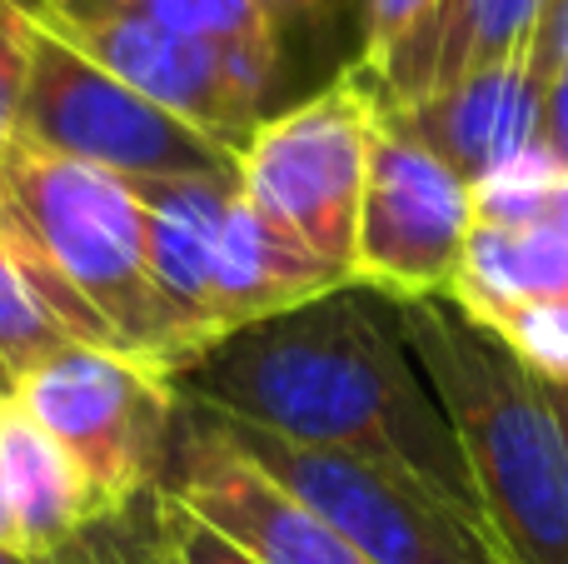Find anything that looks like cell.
Here are the masks:
<instances>
[{"mask_svg": "<svg viewBox=\"0 0 568 564\" xmlns=\"http://www.w3.org/2000/svg\"><path fill=\"white\" fill-rule=\"evenodd\" d=\"M0 240L75 345L115 350L170 380L175 345L130 180L16 140L0 160Z\"/></svg>", "mask_w": 568, "mask_h": 564, "instance_id": "obj_2", "label": "cell"}, {"mask_svg": "<svg viewBox=\"0 0 568 564\" xmlns=\"http://www.w3.org/2000/svg\"><path fill=\"white\" fill-rule=\"evenodd\" d=\"M564 10H568V0H554V16H564ZM554 16H549V20H554Z\"/></svg>", "mask_w": 568, "mask_h": 564, "instance_id": "obj_27", "label": "cell"}, {"mask_svg": "<svg viewBox=\"0 0 568 564\" xmlns=\"http://www.w3.org/2000/svg\"><path fill=\"white\" fill-rule=\"evenodd\" d=\"M10 400H20L75 460L105 520H120L160 490L180 420V395L160 370L115 350L65 345Z\"/></svg>", "mask_w": 568, "mask_h": 564, "instance_id": "obj_8", "label": "cell"}, {"mask_svg": "<svg viewBox=\"0 0 568 564\" xmlns=\"http://www.w3.org/2000/svg\"><path fill=\"white\" fill-rule=\"evenodd\" d=\"M0 480L20 525V550L30 564L70 550L80 535L105 525L95 490L75 460L55 445L45 425L20 400H0Z\"/></svg>", "mask_w": 568, "mask_h": 564, "instance_id": "obj_16", "label": "cell"}, {"mask_svg": "<svg viewBox=\"0 0 568 564\" xmlns=\"http://www.w3.org/2000/svg\"><path fill=\"white\" fill-rule=\"evenodd\" d=\"M439 10V0H359V60L354 66L364 70H379L384 60L394 56V50L404 46V40L414 36V30L424 26V20Z\"/></svg>", "mask_w": 568, "mask_h": 564, "instance_id": "obj_21", "label": "cell"}, {"mask_svg": "<svg viewBox=\"0 0 568 564\" xmlns=\"http://www.w3.org/2000/svg\"><path fill=\"white\" fill-rule=\"evenodd\" d=\"M379 110L374 80L349 66L334 85L275 110L240 150L250 205L349 280Z\"/></svg>", "mask_w": 568, "mask_h": 564, "instance_id": "obj_6", "label": "cell"}, {"mask_svg": "<svg viewBox=\"0 0 568 564\" xmlns=\"http://www.w3.org/2000/svg\"><path fill=\"white\" fill-rule=\"evenodd\" d=\"M544 95H549V66L544 56H524L384 115L409 130L419 145H429L454 175L484 185L499 170L544 150Z\"/></svg>", "mask_w": 568, "mask_h": 564, "instance_id": "obj_12", "label": "cell"}, {"mask_svg": "<svg viewBox=\"0 0 568 564\" xmlns=\"http://www.w3.org/2000/svg\"><path fill=\"white\" fill-rule=\"evenodd\" d=\"M344 285H354V280L339 275L334 265H324L320 255H310L280 225H270L240 190L225 215V230H220V255H215V295H210L215 345L230 340L235 330L275 320L284 310H300Z\"/></svg>", "mask_w": 568, "mask_h": 564, "instance_id": "obj_15", "label": "cell"}, {"mask_svg": "<svg viewBox=\"0 0 568 564\" xmlns=\"http://www.w3.org/2000/svg\"><path fill=\"white\" fill-rule=\"evenodd\" d=\"M0 555H16V560H26V550H20V525H16V510H10V495H6V480H0Z\"/></svg>", "mask_w": 568, "mask_h": 564, "instance_id": "obj_24", "label": "cell"}, {"mask_svg": "<svg viewBox=\"0 0 568 564\" xmlns=\"http://www.w3.org/2000/svg\"><path fill=\"white\" fill-rule=\"evenodd\" d=\"M16 140L60 160L110 170L120 180H175V175H235L240 155L200 135L180 115L160 110L105 66L36 20L26 95H20Z\"/></svg>", "mask_w": 568, "mask_h": 564, "instance_id": "obj_7", "label": "cell"}, {"mask_svg": "<svg viewBox=\"0 0 568 564\" xmlns=\"http://www.w3.org/2000/svg\"><path fill=\"white\" fill-rule=\"evenodd\" d=\"M474 230V185L379 110L354 235V285L389 300L454 290Z\"/></svg>", "mask_w": 568, "mask_h": 564, "instance_id": "obj_10", "label": "cell"}, {"mask_svg": "<svg viewBox=\"0 0 568 564\" xmlns=\"http://www.w3.org/2000/svg\"><path fill=\"white\" fill-rule=\"evenodd\" d=\"M444 300L514 350L549 385H568V165L549 150L474 185V230Z\"/></svg>", "mask_w": 568, "mask_h": 564, "instance_id": "obj_4", "label": "cell"}, {"mask_svg": "<svg viewBox=\"0 0 568 564\" xmlns=\"http://www.w3.org/2000/svg\"><path fill=\"white\" fill-rule=\"evenodd\" d=\"M544 390H549L554 410H559V420H564V430H568V385H549V380H544Z\"/></svg>", "mask_w": 568, "mask_h": 564, "instance_id": "obj_25", "label": "cell"}, {"mask_svg": "<svg viewBox=\"0 0 568 564\" xmlns=\"http://www.w3.org/2000/svg\"><path fill=\"white\" fill-rule=\"evenodd\" d=\"M170 390L230 425L399 470L479 515L459 435L404 335L399 300L369 285L235 330L170 375Z\"/></svg>", "mask_w": 568, "mask_h": 564, "instance_id": "obj_1", "label": "cell"}, {"mask_svg": "<svg viewBox=\"0 0 568 564\" xmlns=\"http://www.w3.org/2000/svg\"><path fill=\"white\" fill-rule=\"evenodd\" d=\"M40 564H80V555H75V545H70V550H60V555H50V560H40Z\"/></svg>", "mask_w": 568, "mask_h": 564, "instance_id": "obj_26", "label": "cell"}, {"mask_svg": "<svg viewBox=\"0 0 568 564\" xmlns=\"http://www.w3.org/2000/svg\"><path fill=\"white\" fill-rule=\"evenodd\" d=\"M549 16L554 0H439V10L379 70H359L374 80L384 110L414 105L489 66L544 56Z\"/></svg>", "mask_w": 568, "mask_h": 564, "instance_id": "obj_14", "label": "cell"}, {"mask_svg": "<svg viewBox=\"0 0 568 564\" xmlns=\"http://www.w3.org/2000/svg\"><path fill=\"white\" fill-rule=\"evenodd\" d=\"M145 500H140L135 510H125L120 520H105V525H95L90 535H80L75 540L80 564H155V550H150Z\"/></svg>", "mask_w": 568, "mask_h": 564, "instance_id": "obj_22", "label": "cell"}, {"mask_svg": "<svg viewBox=\"0 0 568 564\" xmlns=\"http://www.w3.org/2000/svg\"><path fill=\"white\" fill-rule=\"evenodd\" d=\"M160 26H175L185 36L215 40V46H245V50H275L284 56L300 30L320 26L334 10V0H120Z\"/></svg>", "mask_w": 568, "mask_h": 564, "instance_id": "obj_17", "label": "cell"}, {"mask_svg": "<svg viewBox=\"0 0 568 564\" xmlns=\"http://www.w3.org/2000/svg\"><path fill=\"white\" fill-rule=\"evenodd\" d=\"M160 490L245 545L260 564H369L339 530L280 490L245 450H235V440L205 410L180 405Z\"/></svg>", "mask_w": 568, "mask_h": 564, "instance_id": "obj_11", "label": "cell"}, {"mask_svg": "<svg viewBox=\"0 0 568 564\" xmlns=\"http://www.w3.org/2000/svg\"><path fill=\"white\" fill-rule=\"evenodd\" d=\"M399 320L459 435L494 550L568 564V430L544 380L444 295L399 300Z\"/></svg>", "mask_w": 568, "mask_h": 564, "instance_id": "obj_3", "label": "cell"}, {"mask_svg": "<svg viewBox=\"0 0 568 564\" xmlns=\"http://www.w3.org/2000/svg\"><path fill=\"white\" fill-rule=\"evenodd\" d=\"M494 564H509V560H504V555H499V550H494Z\"/></svg>", "mask_w": 568, "mask_h": 564, "instance_id": "obj_29", "label": "cell"}, {"mask_svg": "<svg viewBox=\"0 0 568 564\" xmlns=\"http://www.w3.org/2000/svg\"><path fill=\"white\" fill-rule=\"evenodd\" d=\"M145 205V255L155 280L160 310L175 345V370L200 360L215 345L210 330V295H215L220 230L240 195L235 175H175V180H130Z\"/></svg>", "mask_w": 568, "mask_h": 564, "instance_id": "obj_13", "label": "cell"}, {"mask_svg": "<svg viewBox=\"0 0 568 564\" xmlns=\"http://www.w3.org/2000/svg\"><path fill=\"white\" fill-rule=\"evenodd\" d=\"M544 66H549V70H568V10H564V16H554L549 30H544Z\"/></svg>", "mask_w": 568, "mask_h": 564, "instance_id": "obj_23", "label": "cell"}, {"mask_svg": "<svg viewBox=\"0 0 568 564\" xmlns=\"http://www.w3.org/2000/svg\"><path fill=\"white\" fill-rule=\"evenodd\" d=\"M0 564H30V560H16V555H0Z\"/></svg>", "mask_w": 568, "mask_h": 564, "instance_id": "obj_28", "label": "cell"}, {"mask_svg": "<svg viewBox=\"0 0 568 564\" xmlns=\"http://www.w3.org/2000/svg\"><path fill=\"white\" fill-rule=\"evenodd\" d=\"M75 340L60 330V320L36 300L26 275L16 270L6 240H0V400H10L50 355H60Z\"/></svg>", "mask_w": 568, "mask_h": 564, "instance_id": "obj_18", "label": "cell"}, {"mask_svg": "<svg viewBox=\"0 0 568 564\" xmlns=\"http://www.w3.org/2000/svg\"><path fill=\"white\" fill-rule=\"evenodd\" d=\"M145 520H150L155 564H260L245 545H235L210 520H200L190 505H180L170 490H155L145 500Z\"/></svg>", "mask_w": 568, "mask_h": 564, "instance_id": "obj_19", "label": "cell"}, {"mask_svg": "<svg viewBox=\"0 0 568 564\" xmlns=\"http://www.w3.org/2000/svg\"><path fill=\"white\" fill-rule=\"evenodd\" d=\"M30 10L65 46L235 155L275 115L270 105L284 85L275 50L215 46L120 0H30Z\"/></svg>", "mask_w": 568, "mask_h": 564, "instance_id": "obj_5", "label": "cell"}, {"mask_svg": "<svg viewBox=\"0 0 568 564\" xmlns=\"http://www.w3.org/2000/svg\"><path fill=\"white\" fill-rule=\"evenodd\" d=\"M215 425L280 490H290L324 525L339 530L369 564H494L489 525L399 470L339 450L294 445L265 430L230 425L220 415Z\"/></svg>", "mask_w": 568, "mask_h": 564, "instance_id": "obj_9", "label": "cell"}, {"mask_svg": "<svg viewBox=\"0 0 568 564\" xmlns=\"http://www.w3.org/2000/svg\"><path fill=\"white\" fill-rule=\"evenodd\" d=\"M30 40H36V10L30 0H0V160L16 145L20 95H26Z\"/></svg>", "mask_w": 568, "mask_h": 564, "instance_id": "obj_20", "label": "cell"}]
</instances>
